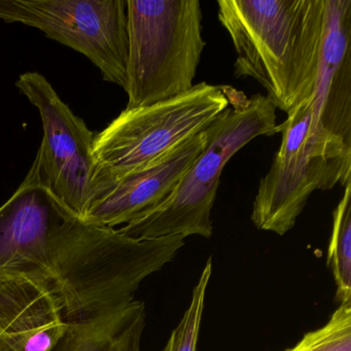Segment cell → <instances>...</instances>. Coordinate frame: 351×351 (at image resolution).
Wrapping results in <instances>:
<instances>
[{"mask_svg": "<svg viewBox=\"0 0 351 351\" xmlns=\"http://www.w3.org/2000/svg\"><path fill=\"white\" fill-rule=\"evenodd\" d=\"M182 236L137 240L112 228L67 217L49 238L53 293L66 324L83 322L134 300L141 283L172 262Z\"/></svg>", "mask_w": 351, "mask_h": 351, "instance_id": "1", "label": "cell"}, {"mask_svg": "<svg viewBox=\"0 0 351 351\" xmlns=\"http://www.w3.org/2000/svg\"><path fill=\"white\" fill-rule=\"evenodd\" d=\"M217 7L237 54L236 77L256 80L267 99L287 114L312 97L324 0H219Z\"/></svg>", "mask_w": 351, "mask_h": 351, "instance_id": "2", "label": "cell"}, {"mask_svg": "<svg viewBox=\"0 0 351 351\" xmlns=\"http://www.w3.org/2000/svg\"><path fill=\"white\" fill-rule=\"evenodd\" d=\"M229 100L217 134L173 191L157 206L119 229L121 233L137 240L213 236L211 210L223 168L256 137L279 132L277 108L266 96L256 94L248 98L243 92L230 87Z\"/></svg>", "mask_w": 351, "mask_h": 351, "instance_id": "3", "label": "cell"}, {"mask_svg": "<svg viewBox=\"0 0 351 351\" xmlns=\"http://www.w3.org/2000/svg\"><path fill=\"white\" fill-rule=\"evenodd\" d=\"M126 108L151 106L194 87L204 51L199 0H127Z\"/></svg>", "mask_w": 351, "mask_h": 351, "instance_id": "4", "label": "cell"}, {"mask_svg": "<svg viewBox=\"0 0 351 351\" xmlns=\"http://www.w3.org/2000/svg\"><path fill=\"white\" fill-rule=\"evenodd\" d=\"M278 126L280 147L258 184L252 221L256 229L283 236L295 227L316 190L351 184V147L314 127L309 100Z\"/></svg>", "mask_w": 351, "mask_h": 351, "instance_id": "5", "label": "cell"}, {"mask_svg": "<svg viewBox=\"0 0 351 351\" xmlns=\"http://www.w3.org/2000/svg\"><path fill=\"white\" fill-rule=\"evenodd\" d=\"M229 88L203 82L170 99L123 110L94 137V201L119 178L157 159L217 120L229 106Z\"/></svg>", "mask_w": 351, "mask_h": 351, "instance_id": "6", "label": "cell"}, {"mask_svg": "<svg viewBox=\"0 0 351 351\" xmlns=\"http://www.w3.org/2000/svg\"><path fill=\"white\" fill-rule=\"evenodd\" d=\"M16 86L42 119L44 136L32 167L63 211L82 221L95 199V136L40 73H23Z\"/></svg>", "mask_w": 351, "mask_h": 351, "instance_id": "7", "label": "cell"}, {"mask_svg": "<svg viewBox=\"0 0 351 351\" xmlns=\"http://www.w3.org/2000/svg\"><path fill=\"white\" fill-rule=\"evenodd\" d=\"M0 20L40 30L87 57L104 81L127 86V0H0Z\"/></svg>", "mask_w": 351, "mask_h": 351, "instance_id": "8", "label": "cell"}, {"mask_svg": "<svg viewBox=\"0 0 351 351\" xmlns=\"http://www.w3.org/2000/svg\"><path fill=\"white\" fill-rule=\"evenodd\" d=\"M221 122V114L178 147L119 178L90 205L82 221L114 229L157 206L204 152L217 134Z\"/></svg>", "mask_w": 351, "mask_h": 351, "instance_id": "9", "label": "cell"}, {"mask_svg": "<svg viewBox=\"0 0 351 351\" xmlns=\"http://www.w3.org/2000/svg\"><path fill=\"white\" fill-rule=\"evenodd\" d=\"M67 217L32 166L21 186L0 207V271L38 277L53 289L49 238Z\"/></svg>", "mask_w": 351, "mask_h": 351, "instance_id": "10", "label": "cell"}, {"mask_svg": "<svg viewBox=\"0 0 351 351\" xmlns=\"http://www.w3.org/2000/svg\"><path fill=\"white\" fill-rule=\"evenodd\" d=\"M326 22L310 108L314 126L351 147V0H324Z\"/></svg>", "mask_w": 351, "mask_h": 351, "instance_id": "11", "label": "cell"}, {"mask_svg": "<svg viewBox=\"0 0 351 351\" xmlns=\"http://www.w3.org/2000/svg\"><path fill=\"white\" fill-rule=\"evenodd\" d=\"M67 330L46 281L0 271V341L5 351H52Z\"/></svg>", "mask_w": 351, "mask_h": 351, "instance_id": "12", "label": "cell"}, {"mask_svg": "<svg viewBox=\"0 0 351 351\" xmlns=\"http://www.w3.org/2000/svg\"><path fill=\"white\" fill-rule=\"evenodd\" d=\"M145 305L133 300L83 322L67 324L52 351H141Z\"/></svg>", "mask_w": 351, "mask_h": 351, "instance_id": "13", "label": "cell"}, {"mask_svg": "<svg viewBox=\"0 0 351 351\" xmlns=\"http://www.w3.org/2000/svg\"><path fill=\"white\" fill-rule=\"evenodd\" d=\"M332 215V230L328 250V266L337 285L339 303L351 301V184Z\"/></svg>", "mask_w": 351, "mask_h": 351, "instance_id": "14", "label": "cell"}, {"mask_svg": "<svg viewBox=\"0 0 351 351\" xmlns=\"http://www.w3.org/2000/svg\"><path fill=\"white\" fill-rule=\"evenodd\" d=\"M285 351H351V301L340 303L324 326Z\"/></svg>", "mask_w": 351, "mask_h": 351, "instance_id": "15", "label": "cell"}, {"mask_svg": "<svg viewBox=\"0 0 351 351\" xmlns=\"http://www.w3.org/2000/svg\"><path fill=\"white\" fill-rule=\"evenodd\" d=\"M211 273L213 261L209 258L196 287H194L190 305L184 312L180 324L172 330L163 351H196L204 310L205 297Z\"/></svg>", "mask_w": 351, "mask_h": 351, "instance_id": "16", "label": "cell"}, {"mask_svg": "<svg viewBox=\"0 0 351 351\" xmlns=\"http://www.w3.org/2000/svg\"><path fill=\"white\" fill-rule=\"evenodd\" d=\"M0 351H5L3 350V344H1V341H0Z\"/></svg>", "mask_w": 351, "mask_h": 351, "instance_id": "17", "label": "cell"}]
</instances>
